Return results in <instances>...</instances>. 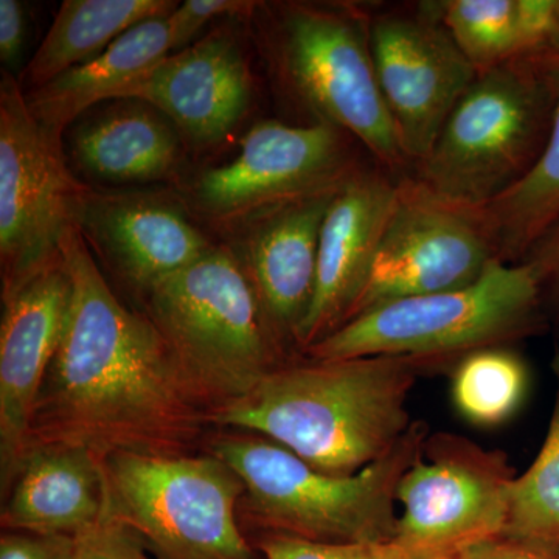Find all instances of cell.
<instances>
[{
	"instance_id": "28",
	"label": "cell",
	"mask_w": 559,
	"mask_h": 559,
	"mask_svg": "<svg viewBox=\"0 0 559 559\" xmlns=\"http://www.w3.org/2000/svg\"><path fill=\"white\" fill-rule=\"evenodd\" d=\"M257 3L249 0H187L167 16L171 53L187 49L204 25L218 17H250Z\"/></svg>"
},
{
	"instance_id": "19",
	"label": "cell",
	"mask_w": 559,
	"mask_h": 559,
	"mask_svg": "<svg viewBox=\"0 0 559 559\" xmlns=\"http://www.w3.org/2000/svg\"><path fill=\"white\" fill-rule=\"evenodd\" d=\"M10 487L2 511L10 532L79 536L105 516L100 459L80 448H31Z\"/></svg>"
},
{
	"instance_id": "7",
	"label": "cell",
	"mask_w": 559,
	"mask_h": 559,
	"mask_svg": "<svg viewBox=\"0 0 559 559\" xmlns=\"http://www.w3.org/2000/svg\"><path fill=\"white\" fill-rule=\"evenodd\" d=\"M546 320L530 267L496 260L471 285L371 308L307 352L312 359L468 355L536 333Z\"/></svg>"
},
{
	"instance_id": "23",
	"label": "cell",
	"mask_w": 559,
	"mask_h": 559,
	"mask_svg": "<svg viewBox=\"0 0 559 559\" xmlns=\"http://www.w3.org/2000/svg\"><path fill=\"white\" fill-rule=\"evenodd\" d=\"M499 260L521 263L551 224L559 219V90L549 139L524 179L481 210Z\"/></svg>"
},
{
	"instance_id": "1",
	"label": "cell",
	"mask_w": 559,
	"mask_h": 559,
	"mask_svg": "<svg viewBox=\"0 0 559 559\" xmlns=\"http://www.w3.org/2000/svg\"><path fill=\"white\" fill-rule=\"evenodd\" d=\"M72 294L60 347L33 409V447L182 454L201 425V396L148 316L128 310L75 226L61 241Z\"/></svg>"
},
{
	"instance_id": "29",
	"label": "cell",
	"mask_w": 559,
	"mask_h": 559,
	"mask_svg": "<svg viewBox=\"0 0 559 559\" xmlns=\"http://www.w3.org/2000/svg\"><path fill=\"white\" fill-rule=\"evenodd\" d=\"M72 559H154L142 539L120 522L103 516L75 536Z\"/></svg>"
},
{
	"instance_id": "13",
	"label": "cell",
	"mask_w": 559,
	"mask_h": 559,
	"mask_svg": "<svg viewBox=\"0 0 559 559\" xmlns=\"http://www.w3.org/2000/svg\"><path fill=\"white\" fill-rule=\"evenodd\" d=\"M513 479L502 460L469 444H443L404 473L395 538L460 559L474 544L503 535Z\"/></svg>"
},
{
	"instance_id": "22",
	"label": "cell",
	"mask_w": 559,
	"mask_h": 559,
	"mask_svg": "<svg viewBox=\"0 0 559 559\" xmlns=\"http://www.w3.org/2000/svg\"><path fill=\"white\" fill-rule=\"evenodd\" d=\"M178 5L171 0H64L20 76L22 90H39L95 60L135 25L168 16Z\"/></svg>"
},
{
	"instance_id": "17",
	"label": "cell",
	"mask_w": 559,
	"mask_h": 559,
	"mask_svg": "<svg viewBox=\"0 0 559 559\" xmlns=\"http://www.w3.org/2000/svg\"><path fill=\"white\" fill-rule=\"evenodd\" d=\"M75 227L145 293L213 246L178 205L153 194L98 193L87 187L76 205Z\"/></svg>"
},
{
	"instance_id": "24",
	"label": "cell",
	"mask_w": 559,
	"mask_h": 559,
	"mask_svg": "<svg viewBox=\"0 0 559 559\" xmlns=\"http://www.w3.org/2000/svg\"><path fill=\"white\" fill-rule=\"evenodd\" d=\"M557 395L538 457L510 485L509 520L502 536L559 549V347L554 359Z\"/></svg>"
},
{
	"instance_id": "25",
	"label": "cell",
	"mask_w": 559,
	"mask_h": 559,
	"mask_svg": "<svg viewBox=\"0 0 559 559\" xmlns=\"http://www.w3.org/2000/svg\"><path fill=\"white\" fill-rule=\"evenodd\" d=\"M527 369L510 349L488 347L465 355L455 369V406L477 425H498L521 406L527 390Z\"/></svg>"
},
{
	"instance_id": "18",
	"label": "cell",
	"mask_w": 559,
	"mask_h": 559,
	"mask_svg": "<svg viewBox=\"0 0 559 559\" xmlns=\"http://www.w3.org/2000/svg\"><path fill=\"white\" fill-rule=\"evenodd\" d=\"M336 193L289 202L245 224V267L278 340L299 341L314 296L320 230Z\"/></svg>"
},
{
	"instance_id": "20",
	"label": "cell",
	"mask_w": 559,
	"mask_h": 559,
	"mask_svg": "<svg viewBox=\"0 0 559 559\" xmlns=\"http://www.w3.org/2000/svg\"><path fill=\"white\" fill-rule=\"evenodd\" d=\"M112 102L72 124L70 154L76 167L120 186L170 178L182 157L178 128L146 103Z\"/></svg>"
},
{
	"instance_id": "8",
	"label": "cell",
	"mask_w": 559,
	"mask_h": 559,
	"mask_svg": "<svg viewBox=\"0 0 559 559\" xmlns=\"http://www.w3.org/2000/svg\"><path fill=\"white\" fill-rule=\"evenodd\" d=\"M105 514L156 559H252L237 521L245 484L224 460L116 452L100 459Z\"/></svg>"
},
{
	"instance_id": "9",
	"label": "cell",
	"mask_w": 559,
	"mask_h": 559,
	"mask_svg": "<svg viewBox=\"0 0 559 559\" xmlns=\"http://www.w3.org/2000/svg\"><path fill=\"white\" fill-rule=\"evenodd\" d=\"M28 109L13 73L0 80V264L2 294L61 260V241L75 226L86 191Z\"/></svg>"
},
{
	"instance_id": "30",
	"label": "cell",
	"mask_w": 559,
	"mask_h": 559,
	"mask_svg": "<svg viewBox=\"0 0 559 559\" xmlns=\"http://www.w3.org/2000/svg\"><path fill=\"white\" fill-rule=\"evenodd\" d=\"M521 263L535 275L547 318L559 325V219L533 242Z\"/></svg>"
},
{
	"instance_id": "11",
	"label": "cell",
	"mask_w": 559,
	"mask_h": 559,
	"mask_svg": "<svg viewBox=\"0 0 559 559\" xmlns=\"http://www.w3.org/2000/svg\"><path fill=\"white\" fill-rule=\"evenodd\" d=\"M496 260L481 210L451 204L403 176L369 278L347 322L389 301L463 288Z\"/></svg>"
},
{
	"instance_id": "4",
	"label": "cell",
	"mask_w": 559,
	"mask_h": 559,
	"mask_svg": "<svg viewBox=\"0 0 559 559\" xmlns=\"http://www.w3.org/2000/svg\"><path fill=\"white\" fill-rule=\"evenodd\" d=\"M559 51L479 73L409 176L451 204L484 210L521 182L549 139Z\"/></svg>"
},
{
	"instance_id": "33",
	"label": "cell",
	"mask_w": 559,
	"mask_h": 559,
	"mask_svg": "<svg viewBox=\"0 0 559 559\" xmlns=\"http://www.w3.org/2000/svg\"><path fill=\"white\" fill-rule=\"evenodd\" d=\"M460 559H559V549L498 536L474 544L460 555Z\"/></svg>"
},
{
	"instance_id": "16",
	"label": "cell",
	"mask_w": 559,
	"mask_h": 559,
	"mask_svg": "<svg viewBox=\"0 0 559 559\" xmlns=\"http://www.w3.org/2000/svg\"><path fill=\"white\" fill-rule=\"evenodd\" d=\"M230 32L219 28L168 55L112 100L153 106L190 142H221L248 114L253 95L248 57Z\"/></svg>"
},
{
	"instance_id": "15",
	"label": "cell",
	"mask_w": 559,
	"mask_h": 559,
	"mask_svg": "<svg viewBox=\"0 0 559 559\" xmlns=\"http://www.w3.org/2000/svg\"><path fill=\"white\" fill-rule=\"evenodd\" d=\"M400 179L371 162L334 194L320 230L314 296L297 344L311 348L347 322L395 207Z\"/></svg>"
},
{
	"instance_id": "21",
	"label": "cell",
	"mask_w": 559,
	"mask_h": 559,
	"mask_svg": "<svg viewBox=\"0 0 559 559\" xmlns=\"http://www.w3.org/2000/svg\"><path fill=\"white\" fill-rule=\"evenodd\" d=\"M171 55L167 16L153 17L121 35L100 57L70 69L39 90L25 92L28 109L55 142L94 106L145 75Z\"/></svg>"
},
{
	"instance_id": "2",
	"label": "cell",
	"mask_w": 559,
	"mask_h": 559,
	"mask_svg": "<svg viewBox=\"0 0 559 559\" xmlns=\"http://www.w3.org/2000/svg\"><path fill=\"white\" fill-rule=\"evenodd\" d=\"M418 358L366 356L275 367L212 419L260 433L331 474H353L409 433L407 396Z\"/></svg>"
},
{
	"instance_id": "12",
	"label": "cell",
	"mask_w": 559,
	"mask_h": 559,
	"mask_svg": "<svg viewBox=\"0 0 559 559\" xmlns=\"http://www.w3.org/2000/svg\"><path fill=\"white\" fill-rule=\"evenodd\" d=\"M370 44L382 100L411 171L477 72L440 17V0L371 9Z\"/></svg>"
},
{
	"instance_id": "5",
	"label": "cell",
	"mask_w": 559,
	"mask_h": 559,
	"mask_svg": "<svg viewBox=\"0 0 559 559\" xmlns=\"http://www.w3.org/2000/svg\"><path fill=\"white\" fill-rule=\"evenodd\" d=\"M409 430L385 457L353 474H331L267 439L227 437L213 452L245 484L253 516L278 535L319 543H380L399 527L396 489L418 457Z\"/></svg>"
},
{
	"instance_id": "31",
	"label": "cell",
	"mask_w": 559,
	"mask_h": 559,
	"mask_svg": "<svg viewBox=\"0 0 559 559\" xmlns=\"http://www.w3.org/2000/svg\"><path fill=\"white\" fill-rule=\"evenodd\" d=\"M75 536L9 532L0 538V559H72Z\"/></svg>"
},
{
	"instance_id": "26",
	"label": "cell",
	"mask_w": 559,
	"mask_h": 559,
	"mask_svg": "<svg viewBox=\"0 0 559 559\" xmlns=\"http://www.w3.org/2000/svg\"><path fill=\"white\" fill-rule=\"evenodd\" d=\"M440 17L477 75L520 53L516 0H440Z\"/></svg>"
},
{
	"instance_id": "32",
	"label": "cell",
	"mask_w": 559,
	"mask_h": 559,
	"mask_svg": "<svg viewBox=\"0 0 559 559\" xmlns=\"http://www.w3.org/2000/svg\"><path fill=\"white\" fill-rule=\"evenodd\" d=\"M25 35L27 17L24 5L17 0H0V61L7 72L13 73L20 64Z\"/></svg>"
},
{
	"instance_id": "10",
	"label": "cell",
	"mask_w": 559,
	"mask_h": 559,
	"mask_svg": "<svg viewBox=\"0 0 559 559\" xmlns=\"http://www.w3.org/2000/svg\"><path fill=\"white\" fill-rule=\"evenodd\" d=\"M347 132L325 123L260 121L229 164L202 173L193 207L223 226H245L261 213L334 193L373 160ZM370 157V156H369Z\"/></svg>"
},
{
	"instance_id": "3",
	"label": "cell",
	"mask_w": 559,
	"mask_h": 559,
	"mask_svg": "<svg viewBox=\"0 0 559 559\" xmlns=\"http://www.w3.org/2000/svg\"><path fill=\"white\" fill-rule=\"evenodd\" d=\"M249 20L283 100L308 123L347 132L385 170L409 175L374 72L370 7L259 2Z\"/></svg>"
},
{
	"instance_id": "6",
	"label": "cell",
	"mask_w": 559,
	"mask_h": 559,
	"mask_svg": "<svg viewBox=\"0 0 559 559\" xmlns=\"http://www.w3.org/2000/svg\"><path fill=\"white\" fill-rule=\"evenodd\" d=\"M145 294L148 318L202 400L241 399L275 369L277 334L234 250L212 246Z\"/></svg>"
},
{
	"instance_id": "14",
	"label": "cell",
	"mask_w": 559,
	"mask_h": 559,
	"mask_svg": "<svg viewBox=\"0 0 559 559\" xmlns=\"http://www.w3.org/2000/svg\"><path fill=\"white\" fill-rule=\"evenodd\" d=\"M70 294L72 283L62 257L17 288L2 294L0 465L3 487H10L27 452L33 409L60 347Z\"/></svg>"
},
{
	"instance_id": "27",
	"label": "cell",
	"mask_w": 559,
	"mask_h": 559,
	"mask_svg": "<svg viewBox=\"0 0 559 559\" xmlns=\"http://www.w3.org/2000/svg\"><path fill=\"white\" fill-rule=\"evenodd\" d=\"M266 559H454L393 538L380 543H319L275 535L261 540Z\"/></svg>"
}]
</instances>
